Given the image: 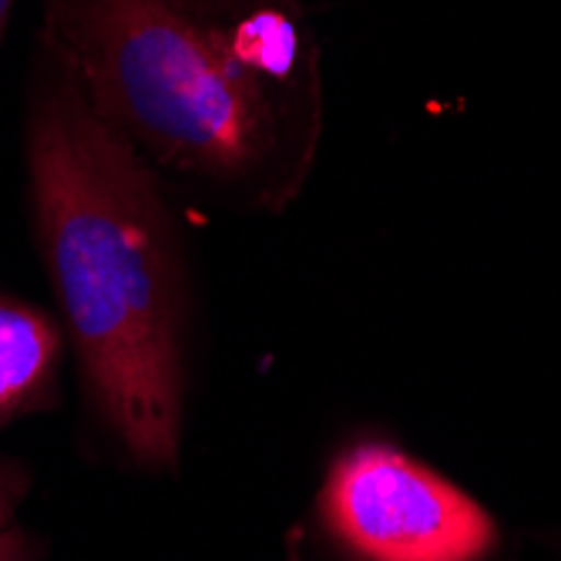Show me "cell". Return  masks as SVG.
<instances>
[{"mask_svg":"<svg viewBox=\"0 0 561 561\" xmlns=\"http://www.w3.org/2000/svg\"><path fill=\"white\" fill-rule=\"evenodd\" d=\"M37 558H41V545L34 541V535H27L18 525L0 531V561H37Z\"/></svg>","mask_w":561,"mask_h":561,"instance_id":"6","label":"cell"},{"mask_svg":"<svg viewBox=\"0 0 561 561\" xmlns=\"http://www.w3.org/2000/svg\"><path fill=\"white\" fill-rule=\"evenodd\" d=\"M11 11H14V0H0V44H4L8 24H11Z\"/></svg>","mask_w":561,"mask_h":561,"instance_id":"7","label":"cell"},{"mask_svg":"<svg viewBox=\"0 0 561 561\" xmlns=\"http://www.w3.org/2000/svg\"><path fill=\"white\" fill-rule=\"evenodd\" d=\"M27 206L94 417L141 471L182 450L192 286L159 172L101 118L44 34L27 88Z\"/></svg>","mask_w":561,"mask_h":561,"instance_id":"2","label":"cell"},{"mask_svg":"<svg viewBox=\"0 0 561 561\" xmlns=\"http://www.w3.org/2000/svg\"><path fill=\"white\" fill-rule=\"evenodd\" d=\"M65 346L58 317L0 293V431L58 403Z\"/></svg>","mask_w":561,"mask_h":561,"instance_id":"4","label":"cell"},{"mask_svg":"<svg viewBox=\"0 0 561 561\" xmlns=\"http://www.w3.org/2000/svg\"><path fill=\"white\" fill-rule=\"evenodd\" d=\"M91 108L213 209L276 216L323 141V47L302 0H41Z\"/></svg>","mask_w":561,"mask_h":561,"instance_id":"1","label":"cell"},{"mask_svg":"<svg viewBox=\"0 0 561 561\" xmlns=\"http://www.w3.org/2000/svg\"><path fill=\"white\" fill-rule=\"evenodd\" d=\"M317 512L350 561H484L497 548L494 518L468 491L387 440L336 457Z\"/></svg>","mask_w":561,"mask_h":561,"instance_id":"3","label":"cell"},{"mask_svg":"<svg viewBox=\"0 0 561 561\" xmlns=\"http://www.w3.org/2000/svg\"><path fill=\"white\" fill-rule=\"evenodd\" d=\"M31 488V471L11 457H0V531L14 525V515L21 501L27 497Z\"/></svg>","mask_w":561,"mask_h":561,"instance_id":"5","label":"cell"}]
</instances>
